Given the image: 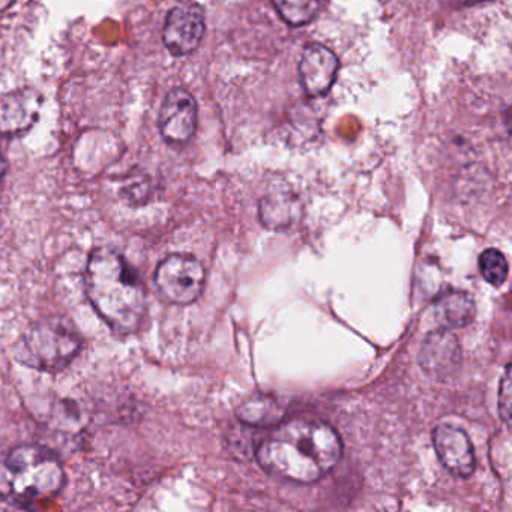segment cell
<instances>
[{
    "mask_svg": "<svg viewBox=\"0 0 512 512\" xmlns=\"http://www.w3.org/2000/svg\"><path fill=\"white\" fill-rule=\"evenodd\" d=\"M512 380H511V365H506L505 374L500 380L499 388V415L502 421L506 424H511V394H512Z\"/></svg>",
    "mask_w": 512,
    "mask_h": 512,
    "instance_id": "cell-17",
    "label": "cell"
},
{
    "mask_svg": "<svg viewBox=\"0 0 512 512\" xmlns=\"http://www.w3.org/2000/svg\"><path fill=\"white\" fill-rule=\"evenodd\" d=\"M338 67L337 56L328 47L322 44L308 46L299 64L304 91L313 98L328 94L337 79Z\"/></svg>",
    "mask_w": 512,
    "mask_h": 512,
    "instance_id": "cell-10",
    "label": "cell"
},
{
    "mask_svg": "<svg viewBox=\"0 0 512 512\" xmlns=\"http://www.w3.org/2000/svg\"><path fill=\"white\" fill-rule=\"evenodd\" d=\"M205 281V268L190 254H172L166 257L155 272L158 292L170 304H193L202 295Z\"/></svg>",
    "mask_w": 512,
    "mask_h": 512,
    "instance_id": "cell-5",
    "label": "cell"
},
{
    "mask_svg": "<svg viewBox=\"0 0 512 512\" xmlns=\"http://www.w3.org/2000/svg\"><path fill=\"white\" fill-rule=\"evenodd\" d=\"M158 124L161 136L169 145H187L197 128V103L193 95L185 89L170 92L161 107Z\"/></svg>",
    "mask_w": 512,
    "mask_h": 512,
    "instance_id": "cell-8",
    "label": "cell"
},
{
    "mask_svg": "<svg viewBox=\"0 0 512 512\" xmlns=\"http://www.w3.org/2000/svg\"><path fill=\"white\" fill-rule=\"evenodd\" d=\"M479 269L482 277L491 286L499 287L508 278V262L505 256L496 248H488L479 257Z\"/></svg>",
    "mask_w": 512,
    "mask_h": 512,
    "instance_id": "cell-16",
    "label": "cell"
},
{
    "mask_svg": "<svg viewBox=\"0 0 512 512\" xmlns=\"http://www.w3.org/2000/svg\"><path fill=\"white\" fill-rule=\"evenodd\" d=\"M86 295L101 319L119 334L140 328L146 290L136 269L115 248H95L86 266Z\"/></svg>",
    "mask_w": 512,
    "mask_h": 512,
    "instance_id": "cell-2",
    "label": "cell"
},
{
    "mask_svg": "<svg viewBox=\"0 0 512 512\" xmlns=\"http://www.w3.org/2000/svg\"><path fill=\"white\" fill-rule=\"evenodd\" d=\"M433 445L440 463L452 475L469 478L475 472V451L466 431L448 424L437 425Z\"/></svg>",
    "mask_w": 512,
    "mask_h": 512,
    "instance_id": "cell-9",
    "label": "cell"
},
{
    "mask_svg": "<svg viewBox=\"0 0 512 512\" xmlns=\"http://www.w3.org/2000/svg\"><path fill=\"white\" fill-rule=\"evenodd\" d=\"M434 316L443 329H461L470 325L476 316V305L469 293L446 290L434 302Z\"/></svg>",
    "mask_w": 512,
    "mask_h": 512,
    "instance_id": "cell-13",
    "label": "cell"
},
{
    "mask_svg": "<svg viewBox=\"0 0 512 512\" xmlns=\"http://www.w3.org/2000/svg\"><path fill=\"white\" fill-rule=\"evenodd\" d=\"M463 353L458 338L449 329L427 335L419 352V365L431 379L446 382L460 371Z\"/></svg>",
    "mask_w": 512,
    "mask_h": 512,
    "instance_id": "cell-7",
    "label": "cell"
},
{
    "mask_svg": "<svg viewBox=\"0 0 512 512\" xmlns=\"http://www.w3.org/2000/svg\"><path fill=\"white\" fill-rule=\"evenodd\" d=\"M259 218L269 230L292 229L301 221L302 205L292 193H271L260 200Z\"/></svg>",
    "mask_w": 512,
    "mask_h": 512,
    "instance_id": "cell-12",
    "label": "cell"
},
{
    "mask_svg": "<svg viewBox=\"0 0 512 512\" xmlns=\"http://www.w3.org/2000/svg\"><path fill=\"white\" fill-rule=\"evenodd\" d=\"M82 346V335L70 320L49 317L22 335L14 346V356L26 367L56 373L74 361Z\"/></svg>",
    "mask_w": 512,
    "mask_h": 512,
    "instance_id": "cell-4",
    "label": "cell"
},
{
    "mask_svg": "<svg viewBox=\"0 0 512 512\" xmlns=\"http://www.w3.org/2000/svg\"><path fill=\"white\" fill-rule=\"evenodd\" d=\"M343 455L335 428L319 419L281 421L256 451L260 467L269 475L296 484H313L328 475Z\"/></svg>",
    "mask_w": 512,
    "mask_h": 512,
    "instance_id": "cell-1",
    "label": "cell"
},
{
    "mask_svg": "<svg viewBox=\"0 0 512 512\" xmlns=\"http://www.w3.org/2000/svg\"><path fill=\"white\" fill-rule=\"evenodd\" d=\"M41 98L34 89H20L0 98V133L19 136L31 130L40 115Z\"/></svg>",
    "mask_w": 512,
    "mask_h": 512,
    "instance_id": "cell-11",
    "label": "cell"
},
{
    "mask_svg": "<svg viewBox=\"0 0 512 512\" xmlns=\"http://www.w3.org/2000/svg\"><path fill=\"white\" fill-rule=\"evenodd\" d=\"M272 4L281 19L295 28L310 23L320 8V0H272Z\"/></svg>",
    "mask_w": 512,
    "mask_h": 512,
    "instance_id": "cell-15",
    "label": "cell"
},
{
    "mask_svg": "<svg viewBox=\"0 0 512 512\" xmlns=\"http://www.w3.org/2000/svg\"><path fill=\"white\" fill-rule=\"evenodd\" d=\"M5 172H7V161H5L4 155L0 152V179L4 178Z\"/></svg>",
    "mask_w": 512,
    "mask_h": 512,
    "instance_id": "cell-18",
    "label": "cell"
},
{
    "mask_svg": "<svg viewBox=\"0 0 512 512\" xmlns=\"http://www.w3.org/2000/svg\"><path fill=\"white\" fill-rule=\"evenodd\" d=\"M203 35L205 16L199 5L185 2L170 11L164 23L163 40L172 55H190L199 47Z\"/></svg>",
    "mask_w": 512,
    "mask_h": 512,
    "instance_id": "cell-6",
    "label": "cell"
},
{
    "mask_svg": "<svg viewBox=\"0 0 512 512\" xmlns=\"http://www.w3.org/2000/svg\"><path fill=\"white\" fill-rule=\"evenodd\" d=\"M283 404L272 397H256L242 404L238 409V419L251 428H274L284 421Z\"/></svg>",
    "mask_w": 512,
    "mask_h": 512,
    "instance_id": "cell-14",
    "label": "cell"
},
{
    "mask_svg": "<svg viewBox=\"0 0 512 512\" xmlns=\"http://www.w3.org/2000/svg\"><path fill=\"white\" fill-rule=\"evenodd\" d=\"M65 469L46 446L23 445L0 461V497L16 508L52 502L65 487Z\"/></svg>",
    "mask_w": 512,
    "mask_h": 512,
    "instance_id": "cell-3",
    "label": "cell"
}]
</instances>
